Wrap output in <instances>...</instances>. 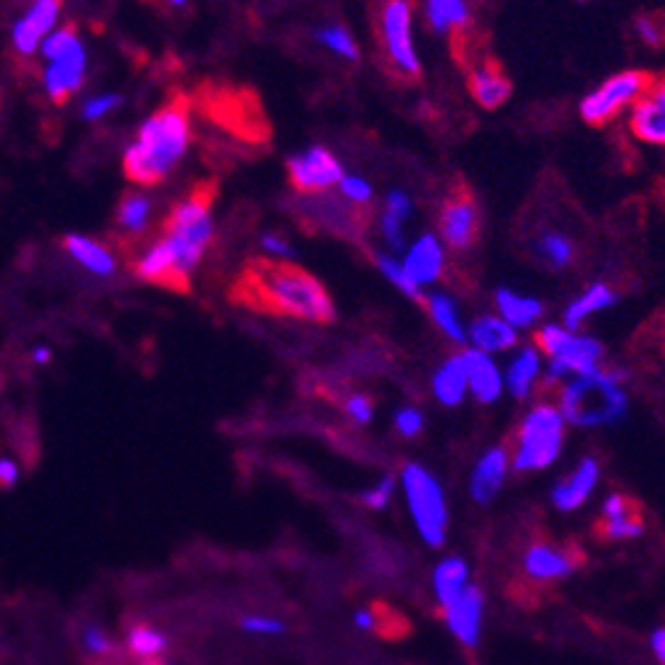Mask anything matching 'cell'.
Wrapping results in <instances>:
<instances>
[{
  "mask_svg": "<svg viewBox=\"0 0 665 665\" xmlns=\"http://www.w3.org/2000/svg\"><path fill=\"white\" fill-rule=\"evenodd\" d=\"M517 342H520V332L509 326L499 313H480L467 324V345L472 351L496 355L512 351Z\"/></svg>",
  "mask_w": 665,
  "mask_h": 665,
  "instance_id": "cell-16",
  "label": "cell"
},
{
  "mask_svg": "<svg viewBox=\"0 0 665 665\" xmlns=\"http://www.w3.org/2000/svg\"><path fill=\"white\" fill-rule=\"evenodd\" d=\"M482 607H486V600H482V591L475 586H467L446 607L448 628H451L454 634L459 636V642L467 644V647H475L477 640H480Z\"/></svg>",
  "mask_w": 665,
  "mask_h": 665,
  "instance_id": "cell-18",
  "label": "cell"
},
{
  "mask_svg": "<svg viewBox=\"0 0 665 665\" xmlns=\"http://www.w3.org/2000/svg\"><path fill=\"white\" fill-rule=\"evenodd\" d=\"M62 6V0H32L27 6V11L13 22L11 30V45L19 56H35V53H40V45L59 27Z\"/></svg>",
  "mask_w": 665,
  "mask_h": 665,
  "instance_id": "cell-13",
  "label": "cell"
},
{
  "mask_svg": "<svg viewBox=\"0 0 665 665\" xmlns=\"http://www.w3.org/2000/svg\"><path fill=\"white\" fill-rule=\"evenodd\" d=\"M543 353L536 345H520L517 353L509 359L507 368H503V385L517 401L528 398L530 389L536 387V382L543 374Z\"/></svg>",
  "mask_w": 665,
  "mask_h": 665,
  "instance_id": "cell-22",
  "label": "cell"
},
{
  "mask_svg": "<svg viewBox=\"0 0 665 665\" xmlns=\"http://www.w3.org/2000/svg\"><path fill=\"white\" fill-rule=\"evenodd\" d=\"M401 482L422 539L435 549L443 547L448 530V507L440 482L435 480L429 469H425L422 465H414V461L403 467Z\"/></svg>",
  "mask_w": 665,
  "mask_h": 665,
  "instance_id": "cell-9",
  "label": "cell"
},
{
  "mask_svg": "<svg viewBox=\"0 0 665 665\" xmlns=\"http://www.w3.org/2000/svg\"><path fill=\"white\" fill-rule=\"evenodd\" d=\"M377 35L395 75L403 80L422 75V56L414 35V0H380Z\"/></svg>",
  "mask_w": 665,
  "mask_h": 665,
  "instance_id": "cell-8",
  "label": "cell"
},
{
  "mask_svg": "<svg viewBox=\"0 0 665 665\" xmlns=\"http://www.w3.org/2000/svg\"><path fill=\"white\" fill-rule=\"evenodd\" d=\"M62 245L66 254H70L83 271H89L91 277L110 279L114 277V271H117V258H114L110 247L101 245L98 239L83 237V233H70V237H64Z\"/></svg>",
  "mask_w": 665,
  "mask_h": 665,
  "instance_id": "cell-23",
  "label": "cell"
},
{
  "mask_svg": "<svg viewBox=\"0 0 665 665\" xmlns=\"http://www.w3.org/2000/svg\"><path fill=\"white\" fill-rule=\"evenodd\" d=\"M40 56L45 59L43 89L53 104H64L83 89L89 77V51L75 27H56L40 45Z\"/></svg>",
  "mask_w": 665,
  "mask_h": 665,
  "instance_id": "cell-5",
  "label": "cell"
},
{
  "mask_svg": "<svg viewBox=\"0 0 665 665\" xmlns=\"http://www.w3.org/2000/svg\"><path fill=\"white\" fill-rule=\"evenodd\" d=\"M157 665H170V663H157Z\"/></svg>",
  "mask_w": 665,
  "mask_h": 665,
  "instance_id": "cell-52",
  "label": "cell"
},
{
  "mask_svg": "<svg viewBox=\"0 0 665 665\" xmlns=\"http://www.w3.org/2000/svg\"><path fill=\"white\" fill-rule=\"evenodd\" d=\"M315 40L324 45L326 51H332L334 56L345 59V62H359L361 59V45L359 40L351 35V30L342 24H326L315 30Z\"/></svg>",
  "mask_w": 665,
  "mask_h": 665,
  "instance_id": "cell-37",
  "label": "cell"
},
{
  "mask_svg": "<svg viewBox=\"0 0 665 665\" xmlns=\"http://www.w3.org/2000/svg\"><path fill=\"white\" fill-rule=\"evenodd\" d=\"M448 247L443 245V239L438 233L427 231L419 233L412 245L406 247V252H403V266H406V271L412 273L414 281L419 287H433L438 284L443 279V273H446L448 266Z\"/></svg>",
  "mask_w": 665,
  "mask_h": 665,
  "instance_id": "cell-15",
  "label": "cell"
},
{
  "mask_svg": "<svg viewBox=\"0 0 665 665\" xmlns=\"http://www.w3.org/2000/svg\"><path fill=\"white\" fill-rule=\"evenodd\" d=\"M422 302H425L427 315L433 319V324L438 326L448 340L459 342V345H467V321L465 315H461L459 302H456L451 294L433 289V292L425 294V300Z\"/></svg>",
  "mask_w": 665,
  "mask_h": 665,
  "instance_id": "cell-28",
  "label": "cell"
},
{
  "mask_svg": "<svg viewBox=\"0 0 665 665\" xmlns=\"http://www.w3.org/2000/svg\"><path fill=\"white\" fill-rule=\"evenodd\" d=\"M374 266L380 268L382 277H385L389 281V284L398 289L403 298L416 300V302L425 300V294H427L425 287L416 284L414 277L406 271V266H403V260L398 258V254H393V252H387V250L374 252Z\"/></svg>",
  "mask_w": 665,
  "mask_h": 665,
  "instance_id": "cell-35",
  "label": "cell"
},
{
  "mask_svg": "<svg viewBox=\"0 0 665 665\" xmlns=\"http://www.w3.org/2000/svg\"><path fill=\"white\" fill-rule=\"evenodd\" d=\"M636 35H640L647 45H653V49H661V45L665 43V30L655 17L636 19Z\"/></svg>",
  "mask_w": 665,
  "mask_h": 665,
  "instance_id": "cell-46",
  "label": "cell"
},
{
  "mask_svg": "<svg viewBox=\"0 0 665 665\" xmlns=\"http://www.w3.org/2000/svg\"><path fill=\"white\" fill-rule=\"evenodd\" d=\"M393 486H395L393 477H382L377 486L368 488L366 493L361 496V501H364L368 509H374V512H382V509L389 503V496H393Z\"/></svg>",
  "mask_w": 665,
  "mask_h": 665,
  "instance_id": "cell-45",
  "label": "cell"
},
{
  "mask_svg": "<svg viewBox=\"0 0 665 665\" xmlns=\"http://www.w3.org/2000/svg\"><path fill=\"white\" fill-rule=\"evenodd\" d=\"M465 361H467L469 393L475 395V401L482 403V406L499 401L507 385H503V372L493 361V355L472 351V347H469V351H465Z\"/></svg>",
  "mask_w": 665,
  "mask_h": 665,
  "instance_id": "cell-20",
  "label": "cell"
},
{
  "mask_svg": "<svg viewBox=\"0 0 665 665\" xmlns=\"http://www.w3.org/2000/svg\"><path fill=\"white\" fill-rule=\"evenodd\" d=\"M414 215V199L403 189H389L382 199L380 210V233L387 252H406V224Z\"/></svg>",
  "mask_w": 665,
  "mask_h": 665,
  "instance_id": "cell-17",
  "label": "cell"
},
{
  "mask_svg": "<svg viewBox=\"0 0 665 665\" xmlns=\"http://www.w3.org/2000/svg\"><path fill=\"white\" fill-rule=\"evenodd\" d=\"M467 85L475 104L482 110H499L512 96V83L496 62L475 64L467 75Z\"/></svg>",
  "mask_w": 665,
  "mask_h": 665,
  "instance_id": "cell-19",
  "label": "cell"
},
{
  "mask_svg": "<svg viewBox=\"0 0 665 665\" xmlns=\"http://www.w3.org/2000/svg\"><path fill=\"white\" fill-rule=\"evenodd\" d=\"M152 212H154V205L146 194L141 191L127 194L117 210V226L123 228L125 233H131V237H138V233H144L146 228H149Z\"/></svg>",
  "mask_w": 665,
  "mask_h": 665,
  "instance_id": "cell-36",
  "label": "cell"
},
{
  "mask_svg": "<svg viewBox=\"0 0 665 665\" xmlns=\"http://www.w3.org/2000/svg\"><path fill=\"white\" fill-rule=\"evenodd\" d=\"M642 517L631 509L626 496H610L604 501V536L610 539H636L642 536Z\"/></svg>",
  "mask_w": 665,
  "mask_h": 665,
  "instance_id": "cell-31",
  "label": "cell"
},
{
  "mask_svg": "<svg viewBox=\"0 0 665 665\" xmlns=\"http://www.w3.org/2000/svg\"><path fill=\"white\" fill-rule=\"evenodd\" d=\"M565 414L552 403H539L533 412H528L520 425L517 451L512 467L517 472H533V469L549 467L562 451L565 440Z\"/></svg>",
  "mask_w": 665,
  "mask_h": 665,
  "instance_id": "cell-7",
  "label": "cell"
},
{
  "mask_svg": "<svg viewBox=\"0 0 665 665\" xmlns=\"http://www.w3.org/2000/svg\"><path fill=\"white\" fill-rule=\"evenodd\" d=\"M239 626L245 631H250V634H268V636H279L284 634L287 626L277 617H266V615H247L241 617Z\"/></svg>",
  "mask_w": 665,
  "mask_h": 665,
  "instance_id": "cell-44",
  "label": "cell"
},
{
  "mask_svg": "<svg viewBox=\"0 0 665 665\" xmlns=\"http://www.w3.org/2000/svg\"><path fill=\"white\" fill-rule=\"evenodd\" d=\"M467 578L469 568L459 557H448V560H443L440 565L435 568V594H438V602L443 607H448V604L467 589Z\"/></svg>",
  "mask_w": 665,
  "mask_h": 665,
  "instance_id": "cell-34",
  "label": "cell"
},
{
  "mask_svg": "<svg viewBox=\"0 0 665 665\" xmlns=\"http://www.w3.org/2000/svg\"><path fill=\"white\" fill-rule=\"evenodd\" d=\"M287 176L292 189L302 197H319V194L337 189L340 180L345 178V167L326 146H308L305 152L289 159Z\"/></svg>",
  "mask_w": 665,
  "mask_h": 665,
  "instance_id": "cell-11",
  "label": "cell"
},
{
  "mask_svg": "<svg viewBox=\"0 0 665 665\" xmlns=\"http://www.w3.org/2000/svg\"><path fill=\"white\" fill-rule=\"evenodd\" d=\"M617 298H621V294H617L607 281H591L581 294H575V298L568 302L565 313H562V324L568 329H581L589 319L615 308Z\"/></svg>",
  "mask_w": 665,
  "mask_h": 665,
  "instance_id": "cell-21",
  "label": "cell"
},
{
  "mask_svg": "<svg viewBox=\"0 0 665 665\" xmlns=\"http://www.w3.org/2000/svg\"><path fill=\"white\" fill-rule=\"evenodd\" d=\"M395 429H398L403 438H416V435L425 429V414L416 406L398 408V414H395Z\"/></svg>",
  "mask_w": 665,
  "mask_h": 665,
  "instance_id": "cell-42",
  "label": "cell"
},
{
  "mask_svg": "<svg viewBox=\"0 0 665 665\" xmlns=\"http://www.w3.org/2000/svg\"><path fill=\"white\" fill-rule=\"evenodd\" d=\"M345 414L351 416L355 425L366 427L374 419V401L366 393H351L345 398Z\"/></svg>",
  "mask_w": 665,
  "mask_h": 665,
  "instance_id": "cell-41",
  "label": "cell"
},
{
  "mask_svg": "<svg viewBox=\"0 0 665 665\" xmlns=\"http://www.w3.org/2000/svg\"><path fill=\"white\" fill-rule=\"evenodd\" d=\"M337 191H340V199L347 201V205L355 207V210L372 207V201H374V186L368 184L366 178L353 176V173H345V178L340 180Z\"/></svg>",
  "mask_w": 665,
  "mask_h": 665,
  "instance_id": "cell-38",
  "label": "cell"
},
{
  "mask_svg": "<svg viewBox=\"0 0 665 665\" xmlns=\"http://www.w3.org/2000/svg\"><path fill=\"white\" fill-rule=\"evenodd\" d=\"M165 3H170L173 9H184V6L189 3V0H165Z\"/></svg>",
  "mask_w": 665,
  "mask_h": 665,
  "instance_id": "cell-51",
  "label": "cell"
},
{
  "mask_svg": "<svg viewBox=\"0 0 665 665\" xmlns=\"http://www.w3.org/2000/svg\"><path fill=\"white\" fill-rule=\"evenodd\" d=\"M536 347L547 355L549 382H562L596 372L604 359V345L565 324H543L536 332Z\"/></svg>",
  "mask_w": 665,
  "mask_h": 665,
  "instance_id": "cell-6",
  "label": "cell"
},
{
  "mask_svg": "<svg viewBox=\"0 0 665 665\" xmlns=\"http://www.w3.org/2000/svg\"><path fill=\"white\" fill-rule=\"evenodd\" d=\"M628 127L636 141L665 149V77L647 85L644 96L628 112Z\"/></svg>",
  "mask_w": 665,
  "mask_h": 665,
  "instance_id": "cell-14",
  "label": "cell"
},
{
  "mask_svg": "<svg viewBox=\"0 0 665 665\" xmlns=\"http://www.w3.org/2000/svg\"><path fill=\"white\" fill-rule=\"evenodd\" d=\"M241 305L287 319L329 324L334 321V300L313 273L281 260H252L233 289Z\"/></svg>",
  "mask_w": 665,
  "mask_h": 665,
  "instance_id": "cell-2",
  "label": "cell"
},
{
  "mask_svg": "<svg viewBox=\"0 0 665 665\" xmlns=\"http://www.w3.org/2000/svg\"><path fill=\"white\" fill-rule=\"evenodd\" d=\"M503 477H507V451L503 448H490V451L482 454L472 472V486H469L472 499L477 503L493 501V496L503 486Z\"/></svg>",
  "mask_w": 665,
  "mask_h": 665,
  "instance_id": "cell-29",
  "label": "cell"
},
{
  "mask_svg": "<svg viewBox=\"0 0 665 665\" xmlns=\"http://www.w3.org/2000/svg\"><path fill=\"white\" fill-rule=\"evenodd\" d=\"M123 98L120 93H96L83 104V120L89 123H98V120H106L114 110H120Z\"/></svg>",
  "mask_w": 665,
  "mask_h": 665,
  "instance_id": "cell-40",
  "label": "cell"
},
{
  "mask_svg": "<svg viewBox=\"0 0 665 665\" xmlns=\"http://www.w3.org/2000/svg\"><path fill=\"white\" fill-rule=\"evenodd\" d=\"M653 653L665 665V628H657L653 634Z\"/></svg>",
  "mask_w": 665,
  "mask_h": 665,
  "instance_id": "cell-50",
  "label": "cell"
},
{
  "mask_svg": "<svg viewBox=\"0 0 665 665\" xmlns=\"http://www.w3.org/2000/svg\"><path fill=\"white\" fill-rule=\"evenodd\" d=\"M30 359H32V364H35V366H45V364H51V361H53V351L49 345H35V347H32Z\"/></svg>",
  "mask_w": 665,
  "mask_h": 665,
  "instance_id": "cell-48",
  "label": "cell"
},
{
  "mask_svg": "<svg viewBox=\"0 0 665 665\" xmlns=\"http://www.w3.org/2000/svg\"><path fill=\"white\" fill-rule=\"evenodd\" d=\"M482 215L472 194L456 189L448 194L438 212V237L454 252H469L480 239Z\"/></svg>",
  "mask_w": 665,
  "mask_h": 665,
  "instance_id": "cell-12",
  "label": "cell"
},
{
  "mask_svg": "<svg viewBox=\"0 0 665 665\" xmlns=\"http://www.w3.org/2000/svg\"><path fill=\"white\" fill-rule=\"evenodd\" d=\"M493 305H496V313H499L509 326H515L517 332H522V329H533L543 315V302L539 298H533V294H522L509 287L496 289Z\"/></svg>",
  "mask_w": 665,
  "mask_h": 665,
  "instance_id": "cell-24",
  "label": "cell"
},
{
  "mask_svg": "<svg viewBox=\"0 0 665 665\" xmlns=\"http://www.w3.org/2000/svg\"><path fill=\"white\" fill-rule=\"evenodd\" d=\"M469 393V377H467V361L465 353L448 355L443 364L435 368L433 374V395L443 406L454 408L461 406V401Z\"/></svg>",
  "mask_w": 665,
  "mask_h": 665,
  "instance_id": "cell-26",
  "label": "cell"
},
{
  "mask_svg": "<svg viewBox=\"0 0 665 665\" xmlns=\"http://www.w3.org/2000/svg\"><path fill=\"white\" fill-rule=\"evenodd\" d=\"M422 17L435 35H456L472 22V0H422Z\"/></svg>",
  "mask_w": 665,
  "mask_h": 665,
  "instance_id": "cell-25",
  "label": "cell"
},
{
  "mask_svg": "<svg viewBox=\"0 0 665 665\" xmlns=\"http://www.w3.org/2000/svg\"><path fill=\"white\" fill-rule=\"evenodd\" d=\"M596 477H600V461L589 456V459H583L581 465L575 467V472L570 475L568 480H562L560 486L554 488V507L562 509V512H573V509L581 507L591 496V490L596 486Z\"/></svg>",
  "mask_w": 665,
  "mask_h": 665,
  "instance_id": "cell-27",
  "label": "cell"
},
{
  "mask_svg": "<svg viewBox=\"0 0 665 665\" xmlns=\"http://www.w3.org/2000/svg\"><path fill=\"white\" fill-rule=\"evenodd\" d=\"M191 106L184 96L170 98L141 123L123 154V170L141 189L165 184L191 149Z\"/></svg>",
  "mask_w": 665,
  "mask_h": 665,
  "instance_id": "cell-3",
  "label": "cell"
},
{
  "mask_svg": "<svg viewBox=\"0 0 665 665\" xmlns=\"http://www.w3.org/2000/svg\"><path fill=\"white\" fill-rule=\"evenodd\" d=\"M653 83V77L642 70H623L602 80L596 89H591L583 96L578 114L586 125L602 127L610 125L613 120L621 117L623 112L634 110V104L644 96L647 85Z\"/></svg>",
  "mask_w": 665,
  "mask_h": 665,
  "instance_id": "cell-10",
  "label": "cell"
},
{
  "mask_svg": "<svg viewBox=\"0 0 665 665\" xmlns=\"http://www.w3.org/2000/svg\"><path fill=\"white\" fill-rule=\"evenodd\" d=\"M80 644H83V650L93 657H106L117 653V644H114L112 634L104 626H98V623H85V628L80 631Z\"/></svg>",
  "mask_w": 665,
  "mask_h": 665,
  "instance_id": "cell-39",
  "label": "cell"
},
{
  "mask_svg": "<svg viewBox=\"0 0 665 665\" xmlns=\"http://www.w3.org/2000/svg\"><path fill=\"white\" fill-rule=\"evenodd\" d=\"M560 408L570 425L594 429L610 427L626 416L628 395L623 389L621 372H596L581 374L565 382L560 395Z\"/></svg>",
  "mask_w": 665,
  "mask_h": 665,
  "instance_id": "cell-4",
  "label": "cell"
},
{
  "mask_svg": "<svg viewBox=\"0 0 665 665\" xmlns=\"http://www.w3.org/2000/svg\"><path fill=\"white\" fill-rule=\"evenodd\" d=\"M125 644H127V653L138 657V661L146 665H157L154 661H159V657L167 653V647H170V642H167L163 631L146 626V623H136V626L127 628Z\"/></svg>",
  "mask_w": 665,
  "mask_h": 665,
  "instance_id": "cell-32",
  "label": "cell"
},
{
  "mask_svg": "<svg viewBox=\"0 0 665 665\" xmlns=\"http://www.w3.org/2000/svg\"><path fill=\"white\" fill-rule=\"evenodd\" d=\"M533 250L541 258V263L552 268V271H565V268L573 266L578 254L575 239L570 237V233L560 231V228H547V231H541L533 241Z\"/></svg>",
  "mask_w": 665,
  "mask_h": 665,
  "instance_id": "cell-30",
  "label": "cell"
},
{
  "mask_svg": "<svg viewBox=\"0 0 665 665\" xmlns=\"http://www.w3.org/2000/svg\"><path fill=\"white\" fill-rule=\"evenodd\" d=\"M19 477H22V472H19V465L13 459H0V488L3 490H13L17 488Z\"/></svg>",
  "mask_w": 665,
  "mask_h": 665,
  "instance_id": "cell-47",
  "label": "cell"
},
{
  "mask_svg": "<svg viewBox=\"0 0 665 665\" xmlns=\"http://www.w3.org/2000/svg\"><path fill=\"white\" fill-rule=\"evenodd\" d=\"M573 557L552 547H533L526 557V570L533 578H565L575 570Z\"/></svg>",
  "mask_w": 665,
  "mask_h": 665,
  "instance_id": "cell-33",
  "label": "cell"
},
{
  "mask_svg": "<svg viewBox=\"0 0 665 665\" xmlns=\"http://www.w3.org/2000/svg\"><path fill=\"white\" fill-rule=\"evenodd\" d=\"M353 623H355V628H361V631H372L374 626H377V621H374V613H368V610H355Z\"/></svg>",
  "mask_w": 665,
  "mask_h": 665,
  "instance_id": "cell-49",
  "label": "cell"
},
{
  "mask_svg": "<svg viewBox=\"0 0 665 665\" xmlns=\"http://www.w3.org/2000/svg\"><path fill=\"white\" fill-rule=\"evenodd\" d=\"M0 385H3V382H0Z\"/></svg>",
  "mask_w": 665,
  "mask_h": 665,
  "instance_id": "cell-53",
  "label": "cell"
},
{
  "mask_svg": "<svg viewBox=\"0 0 665 665\" xmlns=\"http://www.w3.org/2000/svg\"><path fill=\"white\" fill-rule=\"evenodd\" d=\"M260 250L266 252L268 260H281V263H289V260L294 258L292 245H289L281 233H263V237H260Z\"/></svg>",
  "mask_w": 665,
  "mask_h": 665,
  "instance_id": "cell-43",
  "label": "cell"
},
{
  "mask_svg": "<svg viewBox=\"0 0 665 665\" xmlns=\"http://www.w3.org/2000/svg\"><path fill=\"white\" fill-rule=\"evenodd\" d=\"M212 199L210 186H197L167 212L163 233L144 247L133 266L141 281L167 289H189L194 271L215 239Z\"/></svg>",
  "mask_w": 665,
  "mask_h": 665,
  "instance_id": "cell-1",
  "label": "cell"
}]
</instances>
